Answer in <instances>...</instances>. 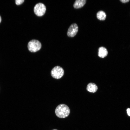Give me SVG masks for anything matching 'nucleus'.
<instances>
[{"label": "nucleus", "mask_w": 130, "mask_h": 130, "mask_svg": "<svg viewBox=\"0 0 130 130\" xmlns=\"http://www.w3.org/2000/svg\"><path fill=\"white\" fill-rule=\"evenodd\" d=\"M70 110L66 105L62 104L58 105L56 108L55 113L58 117L63 118L67 117L69 115Z\"/></svg>", "instance_id": "nucleus-1"}, {"label": "nucleus", "mask_w": 130, "mask_h": 130, "mask_svg": "<svg viewBox=\"0 0 130 130\" xmlns=\"http://www.w3.org/2000/svg\"><path fill=\"white\" fill-rule=\"evenodd\" d=\"M108 51L106 49L103 47H101L98 49V56L100 57L104 58L107 55Z\"/></svg>", "instance_id": "nucleus-7"}, {"label": "nucleus", "mask_w": 130, "mask_h": 130, "mask_svg": "<svg viewBox=\"0 0 130 130\" xmlns=\"http://www.w3.org/2000/svg\"><path fill=\"white\" fill-rule=\"evenodd\" d=\"M98 87L97 85L93 83H90L87 85V90L89 92L94 93L97 91Z\"/></svg>", "instance_id": "nucleus-6"}, {"label": "nucleus", "mask_w": 130, "mask_h": 130, "mask_svg": "<svg viewBox=\"0 0 130 130\" xmlns=\"http://www.w3.org/2000/svg\"><path fill=\"white\" fill-rule=\"evenodd\" d=\"M34 12L37 16L41 17L43 15L46 11V7L45 5L39 3L36 4L34 8Z\"/></svg>", "instance_id": "nucleus-3"}, {"label": "nucleus", "mask_w": 130, "mask_h": 130, "mask_svg": "<svg viewBox=\"0 0 130 130\" xmlns=\"http://www.w3.org/2000/svg\"><path fill=\"white\" fill-rule=\"evenodd\" d=\"M130 0H120V1L121 2L124 3H125L129 2Z\"/></svg>", "instance_id": "nucleus-11"}, {"label": "nucleus", "mask_w": 130, "mask_h": 130, "mask_svg": "<svg viewBox=\"0 0 130 130\" xmlns=\"http://www.w3.org/2000/svg\"><path fill=\"white\" fill-rule=\"evenodd\" d=\"M78 30L77 25L76 23H73L71 25L68 29L67 34L70 37H73L77 34Z\"/></svg>", "instance_id": "nucleus-5"}, {"label": "nucleus", "mask_w": 130, "mask_h": 130, "mask_svg": "<svg viewBox=\"0 0 130 130\" xmlns=\"http://www.w3.org/2000/svg\"><path fill=\"white\" fill-rule=\"evenodd\" d=\"M127 111L128 115L130 116V109L128 108L127 110Z\"/></svg>", "instance_id": "nucleus-12"}, {"label": "nucleus", "mask_w": 130, "mask_h": 130, "mask_svg": "<svg viewBox=\"0 0 130 130\" xmlns=\"http://www.w3.org/2000/svg\"><path fill=\"white\" fill-rule=\"evenodd\" d=\"M97 17L98 19L100 20H104L106 19V15L104 12L102 11H100L97 13Z\"/></svg>", "instance_id": "nucleus-9"}, {"label": "nucleus", "mask_w": 130, "mask_h": 130, "mask_svg": "<svg viewBox=\"0 0 130 130\" xmlns=\"http://www.w3.org/2000/svg\"><path fill=\"white\" fill-rule=\"evenodd\" d=\"M24 1V0H16L15 3L17 5H19L22 4Z\"/></svg>", "instance_id": "nucleus-10"}, {"label": "nucleus", "mask_w": 130, "mask_h": 130, "mask_svg": "<svg viewBox=\"0 0 130 130\" xmlns=\"http://www.w3.org/2000/svg\"><path fill=\"white\" fill-rule=\"evenodd\" d=\"M64 71L63 68L59 66L54 67L51 72L52 76L56 79L61 78L64 75Z\"/></svg>", "instance_id": "nucleus-4"}, {"label": "nucleus", "mask_w": 130, "mask_h": 130, "mask_svg": "<svg viewBox=\"0 0 130 130\" xmlns=\"http://www.w3.org/2000/svg\"><path fill=\"white\" fill-rule=\"evenodd\" d=\"M86 0H76L73 4L74 7L76 9H78L83 6L85 4Z\"/></svg>", "instance_id": "nucleus-8"}, {"label": "nucleus", "mask_w": 130, "mask_h": 130, "mask_svg": "<svg viewBox=\"0 0 130 130\" xmlns=\"http://www.w3.org/2000/svg\"><path fill=\"white\" fill-rule=\"evenodd\" d=\"M1 20V18L0 16V23Z\"/></svg>", "instance_id": "nucleus-13"}, {"label": "nucleus", "mask_w": 130, "mask_h": 130, "mask_svg": "<svg viewBox=\"0 0 130 130\" xmlns=\"http://www.w3.org/2000/svg\"><path fill=\"white\" fill-rule=\"evenodd\" d=\"M41 47V44L38 40L32 39L28 43L27 47L29 50L32 52H35L39 50Z\"/></svg>", "instance_id": "nucleus-2"}, {"label": "nucleus", "mask_w": 130, "mask_h": 130, "mask_svg": "<svg viewBox=\"0 0 130 130\" xmlns=\"http://www.w3.org/2000/svg\"><path fill=\"white\" fill-rule=\"evenodd\" d=\"M57 130V129H53V130Z\"/></svg>", "instance_id": "nucleus-14"}]
</instances>
